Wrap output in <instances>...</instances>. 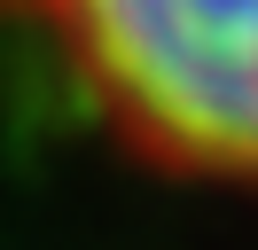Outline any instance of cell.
Listing matches in <instances>:
<instances>
[{
  "label": "cell",
  "instance_id": "obj_1",
  "mask_svg": "<svg viewBox=\"0 0 258 250\" xmlns=\"http://www.w3.org/2000/svg\"><path fill=\"white\" fill-rule=\"evenodd\" d=\"M16 16L133 149L258 188V0H16Z\"/></svg>",
  "mask_w": 258,
  "mask_h": 250
}]
</instances>
